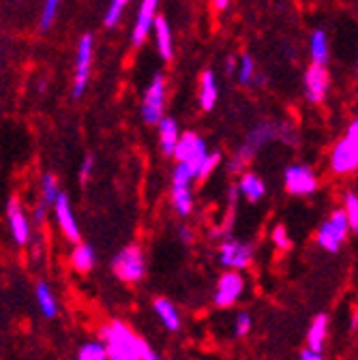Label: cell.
<instances>
[{
    "mask_svg": "<svg viewBox=\"0 0 358 360\" xmlns=\"http://www.w3.org/2000/svg\"><path fill=\"white\" fill-rule=\"evenodd\" d=\"M101 341L108 360H142V337H138L124 322L114 320L101 328Z\"/></svg>",
    "mask_w": 358,
    "mask_h": 360,
    "instance_id": "cell-1",
    "label": "cell"
},
{
    "mask_svg": "<svg viewBox=\"0 0 358 360\" xmlns=\"http://www.w3.org/2000/svg\"><path fill=\"white\" fill-rule=\"evenodd\" d=\"M273 140H279V124L277 122H271V120H266V122H257L249 133H247V138L243 142V146L236 150V155L230 159L228 167L232 174H243L245 165L249 163V159L260 150L264 148L268 142H273Z\"/></svg>",
    "mask_w": 358,
    "mask_h": 360,
    "instance_id": "cell-2",
    "label": "cell"
},
{
    "mask_svg": "<svg viewBox=\"0 0 358 360\" xmlns=\"http://www.w3.org/2000/svg\"><path fill=\"white\" fill-rule=\"evenodd\" d=\"M331 169L337 176H350L358 169V118L352 120L345 135L331 153Z\"/></svg>",
    "mask_w": 358,
    "mask_h": 360,
    "instance_id": "cell-3",
    "label": "cell"
},
{
    "mask_svg": "<svg viewBox=\"0 0 358 360\" xmlns=\"http://www.w3.org/2000/svg\"><path fill=\"white\" fill-rule=\"evenodd\" d=\"M112 270H114V275L124 283L142 281V277L146 273V259H144L142 249L138 245H129L122 251H118L116 257L112 259Z\"/></svg>",
    "mask_w": 358,
    "mask_h": 360,
    "instance_id": "cell-4",
    "label": "cell"
},
{
    "mask_svg": "<svg viewBox=\"0 0 358 360\" xmlns=\"http://www.w3.org/2000/svg\"><path fill=\"white\" fill-rule=\"evenodd\" d=\"M347 234H350V225H347V219H345V212L343 210H335L322 225L316 234V240L318 245L328 251V253H337L341 249V245L347 240Z\"/></svg>",
    "mask_w": 358,
    "mask_h": 360,
    "instance_id": "cell-5",
    "label": "cell"
},
{
    "mask_svg": "<svg viewBox=\"0 0 358 360\" xmlns=\"http://www.w3.org/2000/svg\"><path fill=\"white\" fill-rule=\"evenodd\" d=\"M196 176L191 174V169L185 163H178V167L174 169L172 176V204L176 208V212L181 217L191 214L193 210V195H191V180Z\"/></svg>",
    "mask_w": 358,
    "mask_h": 360,
    "instance_id": "cell-6",
    "label": "cell"
},
{
    "mask_svg": "<svg viewBox=\"0 0 358 360\" xmlns=\"http://www.w3.org/2000/svg\"><path fill=\"white\" fill-rule=\"evenodd\" d=\"M174 157H176L178 161H181V163H185V165L191 169V174L196 176L198 169H200V165H202L204 159L208 157V150H206V144H204V140L200 138V135H196V133H185V135H181V138H178V142H176Z\"/></svg>",
    "mask_w": 358,
    "mask_h": 360,
    "instance_id": "cell-7",
    "label": "cell"
},
{
    "mask_svg": "<svg viewBox=\"0 0 358 360\" xmlns=\"http://www.w3.org/2000/svg\"><path fill=\"white\" fill-rule=\"evenodd\" d=\"M243 292H245V279L241 275V270H228V273H223L219 277L212 300L219 309H230L232 304L238 302Z\"/></svg>",
    "mask_w": 358,
    "mask_h": 360,
    "instance_id": "cell-8",
    "label": "cell"
},
{
    "mask_svg": "<svg viewBox=\"0 0 358 360\" xmlns=\"http://www.w3.org/2000/svg\"><path fill=\"white\" fill-rule=\"evenodd\" d=\"M253 259V247L243 240L223 238L219 247V262L228 270H245Z\"/></svg>",
    "mask_w": 358,
    "mask_h": 360,
    "instance_id": "cell-9",
    "label": "cell"
},
{
    "mask_svg": "<svg viewBox=\"0 0 358 360\" xmlns=\"http://www.w3.org/2000/svg\"><path fill=\"white\" fill-rule=\"evenodd\" d=\"M93 67V37L84 34L77 45V58H75V75H73V97H82L88 86Z\"/></svg>",
    "mask_w": 358,
    "mask_h": 360,
    "instance_id": "cell-10",
    "label": "cell"
},
{
    "mask_svg": "<svg viewBox=\"0 0 358 360\" xmlns=\"http://www.w3.org/2000/svg\"><path fill=\"white\" fill-rule=\"evenodd\" d=\"M331 90V73L326 65L311 63L307 73H305V95L311 103L320 105Z\"/></svg>",
    "mask_w": 358,
    "mask_h": 360,
    "instance_id": "cell-11",
    "label": "cell"
},
{
    "mask_svg": "<svg viewBox=\"0 0 358 360\" xmlns=\"http://www.w3.org/2000/svg\"><path fill=\"white\" fill-rule=\"evenodd\" d=\"M163 105H165V79L163 75H155L148 84L144 101H142V116L148 124H157L163 118Z\"/></svg>",
    "mask_w": 358,
    "mask_h": 360,
    "instance_id": "cell-12",
    "label": "cell"
},
{
    "mask_svg": "<svg viewBox=\"0 0 358 360\" xmlns=\"http://www.w3.org/2000/svg\"><path fill=\"white\" fill-rule=\"evenodd\" d=\"M286 189L292 195H311L318 189V176L307 165H290L286 169Z\"/></svg>",
    "mask_w": 358,
    "mask_h": 360,
    "instance_id": "cell-13",
    "label": "cell"
},
{
    "mask_svg": "<svg viewBox=\"0 0 358 360\" xmlns=\"http://www.w3.org/2000/svg\"><path fill=\"white\" fill-rule=\"evenodd\" d=\"M7 219L11 225V234L18 245H28L30 243V223L28 217L22 210V204L18 200H9L7 204Z\"/></svg>",
    "mask_w": 358,
    "mask_h": 360,
    "instance_id": "cell-14",
    "label": "cell"
},
{
    "mask_svg": "<svg viewBox=\"0 0 358 360\" xmlns=\"http://www.w3.org/2000/svg\"><path fill=\"white\" fill-rule=\"evenodd\" d=\"M54 210H56V221L60 225L63 234L71 240V243H79V228H77V221L75 214L71 210V204L67 200V195H58L54 202Z\"/></svg>",
    "mask_w": 358,
    "mask_h": 360,
    "instance_id": "cell-15",
    "label": "cell"
},
{
    "mask_svg": "<svg viewBox=\"0 0 358 360\" xmlns=\"http://www.w3.org/2000/svg\"><path fill=\"white\" fill-rule=\"evenodd\" d=\"M157 5H159V0H142L140 3L138 20H136V26H133V45H140L146 39L148 30L153 28L155 15H157Z\"/></svg>",
    "mask_w": 358,
    "mask_h": 360,
    "instance_id": "cell-16",
    "label": "cell"
},
{
    "mask_svg": "<svg viewBox=\"0 0 358 360\" xmlns=\"http://www.w3.org/2000/svg\"><path fill=\"white\" fill-rule=\"evenodd\" d=\"M328 328H331V318L326 313H318L316 318L311 320L309 330H307V347L322 352L328 339Z\"/></svg>",
    "mask_w": 358,
    "mask_h": 360,
    "instance_id": "cell-17",
    "label": "cell"
},
{
    "mask_svg": "<svg viewBox=\"0 0 358 360\" xmlns=\"http://www.w3.org/2000/svg\"><path fill=\"white\" fill-rule=\"evenodd\" d=\"M153 309L157 313V318L161 320V324L170 333L181 330V313H178V309L174 307V302H170L167 298H157L153 302Z\"/></svg>",
    "mask_w": 358,
    "mask_h": 360,
    "instance_id": "cell-18",
    "label": "cell"
},
{
    "mask_svg": "<svg viewBox=\"0 0 358 360\" xmlns=\"http://www.w3.org/2000/svg\"><path fill=\"white\" fill-rule=\"evenodd\" d=\"M34 298H37V304H39V309L43 313V318L54 320L58 315V302H56V296H54L52 288L46 281H39L34 285Z\"/></svg>",
    "mask_w": 358,
    "mask_h": 360,
    "instance_id": "cell-19",
    "label": "cell"
},
{
    "mask_svg": "<svg viewBox=\"0 0 358 360\" xmlns=\"http://www.w3.org/2000/svg\"><path fill=\"white\" fill-rule=\"evenodd\" d=\"M153 26H155V43H157L159 54H161L165 60L172 58V54H174V39H172V30H170L165 18L155 15Z\"/></svg>",
    "mask_w": 358,
    "mask_h": 360,
    "instance_id": "cell-20",
    "label": "cell"
},
{
    "mask_svg": "<svg viewBox=\"0 0 358 360\" xmlns=\"http://www.w3.org/2000/svg\"><path fill=\"white\" fill-rule=\"evenodd\" d=\"M97 264V255H95V249L86 243H77L75 249L71 251V266L77 270V273H88V270H93Z\"/></svg>",
    "mask_w": 358,
    "mask_h": 360,
    "instance_id": "cell-21",
    "label": "cell"
},
{
    "mask_svg": "<svg viewBox=\"0 0 358 360\" xmlns=\"http://www.w3.org/2000/svg\"><path fill=\"white\" fill-rule=\"evenodd\" d=\"M309 54H311V63L318 65H326L328 63V37L324 30H313L311 32V41H309Z\"/></svg>",
    "mask_w": 358,
    "mask_h": 360,
    "instance_id": "cell-22",
    "label": "cell"
},
{
    "mask_svg": "<svg viewBox=\"0 0 358 360\" xmlns=\"http://www.w3.org/2000/svg\"><path fill=\"white\" fill-rule=\"evenodd\" d=\"M217 97H219V90H217V77L210 69H206L202 73V79H200V103L204 110H212L215 103H217Z\"/></svg>",
    "mask_w": 358,
    "mask_h": 360,
    "instance_id": "cell-23",
    "label": "cell"
},
{
    "mask_svg": "<svg viewBox=\"0 0 358 360\" xmlns=\"http://www.w3.org/2000/svg\"><path fill=\"white\" fill-rule=\"evenodd\" d=\"M238 193L245 195L249 202H257L264 198L266 193V187H264V180L257 176V174H251L247 172L243 178H241V183H238Z\"/></svg>",
    "mask_w": 358,
    "mask_h": 360,
    "instance_id": "cell-24",
    "label": "cell"
},
{
    "mask_svg": "<svg viewBox=\"0 0 358 360\" xmlns=\"http://www.w3.org/2000/svg\"><path fill=\"white\" fill-rule=\"evenodd\" d=\"M159 142H161V148L165 155H174V148H176V142L181 138V133H178V127L174 122V118H161L159 120Z\"/></svg>",
    "mask_w": 358,
    "mask_h": 360,
    "instance_id": "cell-25",
    "label": "cell"
},
{
    "mask_svg": "<svg viewBox=\"0 0 358 360\" xmlns=\"http://www.w3.org/2000/svg\"><path fill=\"white\" fill-rule=\"evenodd\" d=\"M345 212V219H347V225H350V232L358 234V195L354 191H347L343 195V208Z\"/></svg>",
    "mask_w": 358,
    "mask_h": 360,
    "instance_id": "cell-26",
    "label": "cell"
},
{
    "mask_svg": "<svg viewBox=\"0 0 358 360\" xmlns=\"http://www.w3.org/2000/svg\"><path fill=\"white\" fill-rule=\"evenodd\" d=\"M75 360H108V352H106V345L103 341H88L79 347Z\"/></svg>",
    "mask_w": 358,
    "mask_h": 360,
    "instance_id": "cell-27",
    "label": "cell"
},
{
    "mask_svg": "<svg viewBox=\"0 0 358 360\" xmlns=\"http://www.w3.org/2000/svg\"><path fill=\"white\" fill-rule=\"evenodd\" d=\"M41 195H43V204H46V206H54L56 198L60 195L58 183H56L54 174H46V176H43V180H41Z\"/></svg>",
    "mask_w": 358,
    "mask_h": 360,
    "instance_id": "cell-28",
    "label": "cell"
},
{
    "mask_svg": "<svg viewBox=\"0 0 358 360\" xmlns=\"http://www.w3.org/2000/svg\"><path fill=\"white\" fill-rule=\"evenodd\" d=\"M253 79H255V60L249 54H245L238 63V82L253 84Z\"/></svg>",
    "mask_w": 358,
    "mask_h": 360,
    "instance_id": "cell-29",
    "label": "cell"
},
{
    "mask_svg": "<svg viewBox=\"0 0 358 360\" xmlns=\"http://www.w3.org/2000/svg\"><path fill=\"white\" fill-rule=\"evenodd\" d=\"M58 5H60V0H46V3H43V11H41V28L43 30H48L54 24Z\"/></svg>",
    "mask_w": 358,
    "mask_h": 360,
    "instance_id": "cell-30",
    "label": "cell"
},
{
    "mask_svg": "<svg viewBox=\"0 0 358 360\" xmlns=\"http://www.w3.org/2000/svg\"><path fill=\"white\" fill-rule=\"evenodd\" d=\"M253 328V320H251V315L247 311H238L236 313V320H234V335L238 339L247 337Z\"/></svg>",
    "mask_w": 358,
    "mask_h": 360,
    "instance_id": "cell-31",
    "label": "cell"
},
{
    "mask_svg": "<svg viewBox=\"0 0 358 360\" xmlns=\"http://www.w3.org/2000/svg\"><path fill=\"white\" fill-rule=\"evenodd\" d=\"M127 3H129V0H112L108 11H106V20H103L106 26H116L118 24V20L122 18V11H124Z\"/></svg>",
    "mask_w": 358,
    "mask_h": 360,
    "instance_id": "cell-32",
    "label": "cell"
},
{
    "mask_svg": "<svg viewBox=\"0 0 358 360\" xmlns=\"http://www.w3.org/2000/svg\"><path fill=\"white\" fill-rule=\"evenodd\" d=\"M273 243H275V247L281 249V251H288V249H290L292 240H290L288 230L283 228V225H277V228L273 230Z\"/></svg>",
    "mask_w": 358,
    "mask_h": 360,
    "instance_id": "cell-33",
    "label": "cell"
},
{
    "mask_svg": "<svg viewBox=\"0 0 358 360\" xmlns=\"http://www.w3.org/2000/svg\"><path fill=\"white\" fill-rule=\"evenodd\" d=\"M217 163H219V155H217V153H208V157H206V159H204V163L200 165V169H198L196 178H206V176L217 167Z\"/></svg>",
    "mask_w": 358,
    "mask_h": 360,
    "instance_id": "cell-34",
    "label": "cell"
},
{
    "mask_svg": "<svg viewBox=\"0 0 358 360\" xmlns=\"http://www.w3.org/2000/svg\"><path fill=\"white\" fill-rule=\"evenodd\" d=\"M93 165H95V161H93V157H91V155L84 157V161H82V167H79V178H82V183H86V178L91 176V172H93Z\"/></svg>",
    "mask_w": 358,
    "mask_h": 360,
    "instance_id": "cell-35",
    "label": "cell"
},
{
    "mask_svg": "<svg viewBox=\"0 0 358 360\" xmlns=\"http://www.w3.org/2000/svg\"><path fill=\"white\" fill-rule=\"evenodd\" d=\"M46 210H48V206L43 204V202L32 210V219H34V223H37V225H41L43 221H46Z\"/></svg>",
    "mask_w": 358,
    "mask_h": 360,
    "instance_id": "cell-36",
    "label": "cell"
},
{
    "mask_svg": "<svg viewBox=\"0 0 358 360\" xmlns=\"http://www.w3.org/2000/svg\"><path fill=\"white\" fill-rule=\"evenodd\" d=\"M300 360H324V356H322V352H316V349L305 347V349L300 352Z\"/></svg>",
    "mask_w": 358,
    "mask_h": 360,
    "instance_id": "cell-37",
    "label": "cell"
},
{
    "mask_svg": "<svg viewBox=\"0 0 358 360\" xmlns=\"http://www.w3.org/2000/svg\"><path fill=\"white\" fill-rule=\"evenodd\" d=\"M142 360H161L151 347H148V343L146 341H142Z\"/></svg>",
    "mask_w": 358,
    "mask_h": 360,
    "instance_id": "cell-38",
    "label": "cell"
},
{
    "mask_svg": "<svg viewBox=\"0 0 358 360\" xmlns=\"http://www.w3.org/2000/svg\"><path fill=\"white\" fill-rule=\"evenodd\" d=\"M178 236H181L183 243H191V238H193V234H191L187 228H181V230H178Z\"/></svg>",
    "mask_w": 358,
    "mask_h": 360,
    "instance_id": "cell-39",
    "label": "cell"
},
{
    "mask_svg": "<svg viewBox=\"0 0 358 360\" xmlns=\"http://www.w3.org/2000/svg\"><path fill=\"white\" fill-rule=\"evenodd\" d=\"M350 328L352 330H358V309L352 311V320H350Z\"/></svg>",
    "mask_w": 358,
    "mask_h": 360,
    "instance_id": "cell-40",
    "label": "cell"
},
{
    "mask_svg": "<svg viewBox=\"0 0 358 360\" xmlns=\"http://www.w3.org/2000/svg\"><path fill=\"white\" fill-rule=\"evenodd\" d=\"M226 71H228V75H232V73L236 71V60H234L232 56L228 58V65H226Z\"/></svg>",
    "mask_w": 358,
    "mask_h": 360,
    "instance_id": "cell-41",
    "label": "cell"
},
{
    "mask_svg": "<svg viewBox=\"0 0 358 360\" xmlns=\"http://www.w3.org/2000/svg\"><path fill=\"white\" fill-rule=\"evenodd\" d=\"M212 5H215V9H226L230 5V0H212Z\"/></svg>",
    "mask_w": 358,
    "mask_h": 360,
    "instance_id": "cell-42",
    "label": "cell"
},
{
    "mask_svg": "<svg viewBox=\"0 0 358 360\" xmlns=\"http://www.w3.org/2000/svg\"><path fill=\"white\" fill-rule=\"evenodd\" d=\"M356 67H358V56H356Z\"/></svg>",
    "mask_w": 358,
    "mask_h": 360,
    "instance_id": "cell-43",
    "label": "cell"
}]
</instances>
